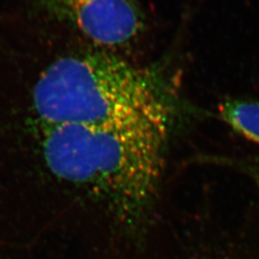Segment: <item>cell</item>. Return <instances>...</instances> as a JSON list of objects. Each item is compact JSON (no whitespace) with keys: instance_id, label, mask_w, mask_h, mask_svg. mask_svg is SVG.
Here are the masks:
<instances>
[{"instance_id":"1","label":"cell","mask_w":259,"mask_h":259,"mask_svg":"<svg viewBox=\"0 0 259 259\" xmlns=\"http://www.w3.org/2000/svg\"><path fill=\"white\" fill-rule=\"evenodd\" d=\"M185 114L169 113L101 126H41L40 151L49 171L122 214L144 209L157 192L170 137Z\"/></svg>"},{"instance_id":"2","label":"cell","mask_w":259,"mask_h":259,"mask_svg":"<svg viewBox=\"0 0 259 259\" xmlns=\"http://www.w3.org/2000/svg\"><path fill=\"white\" fill-rule=\"evenodd\" d=\"M177 87L159 68L104 53L69 56L39 75L32 106L41 126H101L202 111L182 100Z\"/></svg>"},{"instance_id":"3","label":"cell","mask_w":259,"mask_h":259,"mask_svg":"<svg viewBox=\"0 0 259 259\" xmlns=\"http://www.w3.org/2000/svg\"><path fill=\"white\" fill-rule=\"evenodd\" d=\"M52 8L92 41L103 47L129 44L143 29L135 0H49Z\"/></svg>"},{"instance_id":"4","label":"cell","mask_w":259,"mask_h":259,"mask_svg":"<svg viewBox=\"0 0 259 259\" xmlns=\"http://www.w3.org/2000/svg\"><path fill=\"white\" fill-rule=\"evenodd\" d=\"M235 133L259 144V102L247 98H227L215 114Z\"/></svg>"}]
</instances>
